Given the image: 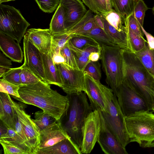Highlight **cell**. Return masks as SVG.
<instances>
[{
  "label": "cell",
  "instance_id": "cell-38",
  "mask_svg": "<svg viewBox=\"0 0 154 154\" xmlns=\"http://www.w3.org/2000/svg\"><path fill=\"white\" fill-rule=\"evenodd\" d=\"M19 88V85L12 83L3 79H0V92L19 97L20 96L18 92Z\"/></svg>",
  "mask_w": 154,
  "mask_h": 154
},
{
  "label": "cell",
  "instance_id": "cell-44",
  "mask_svg": "<svg viewBox=\"0 0 154 154\" xmlns=\"http://www.w3.org/2000/svg\"><path fill=\"white\" fill-rule=\"evenodd\" d=\"M60 49L57 47L51 45L50 53L52 59L55 64H65L64 58L60 53Z\"/></svg>",
  "mask_w": 154,
  "mask_h": 154
},
{
  "label": "cell",
  "instance_id": "cell-49",
  "mask_svg": "<svg viewBox=\"0 0 154 154\" xmlns=\"http://www.w3.org/2000/svg\"><path fill=\"white\" fill-rule=\"evenodd\" d=\"M83 3L86 5L93 13L96 14H100L93 0H82Z\"/></svg>",
  "mask_w": 154,
  "mask_h": 154
},
{
  "label": "cell",
  "instance_id": "cell-28",
  "mask_svg": "<svg viewBox=\"0 0 154 154\" xmlns=\"http://www.w3.org/2000/svg\"><path fill=\"white\" fill-rule=\"evenodd\" d=\"M112 8L124 18L134 11L137 0H110Z\"/></svg>",
  "mask_w": 154,
  "mask_h": 154
},
{
  "label": "cell",
  "instance_id": "cell-42",
  "mask_svg": "<svg viewBox=\"0 0 154 154\" xmlns=\"http://www.w3.org/2000/svg\"><path fill=\"white\" fill-rule=\"evenodd\" d=\"M72 37L66 32L53 35L52 45L61 49Z\"/></svg>",
  "mask_w": 154,
  "mask_h": 154
},
{
  "label": "cell",
  "instance_id": "cell-21",
  "mask_svg": "<svg viewBox=\"0 0 154 154\" xmlns=\"http://www.w3.org/2000/svg\"><path fill=\"white\" fill-rule=\"evenodd\" d=\"M35 154H82L81 150L69 138L65 139L55 145L37 150Z\"/></svg>",
  "mask_w": 154,
  "mask_h": 154
},
{
  "label": "cell",
  "instance_id": "cell-27",
  "mask_svg": "<svg viewBox=\"0 0 154 154\" xmlns=\"http://www.w3.org/2000/svg\"><path fill=\"white\" fill-rule=\"evenodd\" d=\"M4 154H33L29 147L12 141L0 140Z\"/></svg>",
  "mask_w": 154,
  "mask_h": 154
},
{
  "label": "cell",
  "instance_id": "cell-47",
  "mask_svg": "<svg viewBox=\"0 0 154 154\" xmlns=\"http://www.w3.org/2000/svg\"><path fill=\"white\" fill-rule=\"evenodd\" d=\"M98 11L100 13L107 12L106 0H93Z\"/></svg>",
  "mask_w": 154,
  "mask_h": 154
},
{
  "label": "cell",
  "instance_id": "cell-26",
  "mask_svg": "<svg viewBox=\"0 0 154 154\" xmlns=\"http://www.w3.org/2000/svg\"><path fill=\"white\" fill-rule=\"evenodd\" d=\"M125 24L131 51L135 53L141 50L145 46L147 42L143 37L138 34L129 28L127 17L125 18Z\"/></svg>",
  "mask_w": 154,
  "mask_h": 154
},
{
  "label": "cell",
  "instance_id": "cell-3",
  "mask_svg": "<svg viewBox=\"0 0 154 154\" xmlns=\"http://www.w3.org/2000/svg\"><path fill=\"white\" fill-rule=\"evenodd\" d=\"M124 80L132 87L144 99L149 109L152 111V103L149 90L154 83V78L145 68L135 54L123 49Z\"/></svg>",
  "mask_w": 154,
  "mask_h": 154
},
{
  "label": "cell",
  "instance_id": "cell-6",
  "mask_svg": "<svg viewBox=\"0 0 154 154\" xmlns=\"http://www.w3.org/2000/svg\"><path fill=\"white\" fill-rule=\"evenodd\" d=\"M103 89L107 112H100L108 128L125 148L130 140L126 130L124 116L117 97L112 89L103 85Z\"/></svg>",
  "mask_w": 154,
  "mask_h": 154
},
{
  "label": "cell",
  "instance_id": "cell-57",
  "mask_svg": "<svg viewBox=\"0 0 154 154\" xmlns=\"http://www.w3.org/2000/svg\"><path fill=\"white\" fill-rule=\"evenodd\" d=\"M152 10L153 12V14H154V6L153 7V8L152 9Z\"/></svg>",
  "mask_w": 154,
  "mask_h": 154
},
{
  "label": "cell",
  "instance_id": "cell-36",
  "mask_svg": "<svg viewBox=\"0 0 154 154\" xmlns=\"http://www.w3.org/2000/svg\"><path fill=\"white\" fill-rule=\"evenodd\" d=\"M21 66L17 68H11L2 76V79L14 84L21 85L20 74L21 71Z\"/></svg>",
  "mask_w": 154,
  "mask_h": 154
},
{
  "label": "cell",
  "instance_id": "cell-29",
  "mask_svg": "<svg viewBox=\"0 0 154 154\" xmlns=\"http://www.w3.org/2000/svg\"><path fill=\"white\" fill-rule=\"evenodd\" d=\"M112 26L119 31L126 32L125 18L113 8L111 11L100 13Z\"/></svg>",
  "mask_w": 154,
  "mask_h": 154
},
{
  "label": "cell",
  "instance_id": "cell-18",
  "mask_svg": "<svg viewBox=\"0 0 154 154\" xmlns=\"http://www.w3.org/2000/svg\"><path fill=\"white\" fill-rule=\"evenodd\" d=\"M0 32V48L3 54L14 62L21 63L23 53L19 43Z\"/></svg>",
  "mask_w": 154,
  "mask_h": 154
},
{
  "label": "cell",
  "instance_id": "cell-53",
  "mask_svg": "<svg viewBox=\"0 0 154 154\" xmlns=\"http://www.w3.org/2000/svg\"><path fill=\"white\" fill-rule=\"evenodd\" d=\"M8 127L1 120L0 127V136L6 133L8 130Z\"/></svg>",
  "mask_w": 154,
  "mask_h": 154
},
{
  "label": "cell",
  "instance_id": "cell-43",
  "mask_svg": "<svg viewBox=\"0 0 154 154\" xmlns=\"http://www.w3.org/2000/svg\"><path fill=\"white\" fill-rule=\"evenodd\" d=\"M127 17L129 28L138 34L143 37V33L134 16L133 12Z\"/></svg>",
  "mask_w": 154,
  "mask_h": 154
},
{
  "label": "cell",
  "instance_id": "cell-51",
  "mask_svg": "<svg viewBox=\"0 0 154 154\" xmlns=\"http://www.w3.org/2000/svg\"><path fill=\"white\" fill-rule=\"evenodd\" d=\"M94 19L97 25L100 27L104 30L103 22L100 14H96L95 15Z\"/></svg>",
  "mask_w": 154,
  "mask_h": 154
},
{
  "label": "cell",
  "instance_id": "cell-33",
  "mask_svg": "<svg viewBox=\"0 0 154 154\" xmlns=\"http://www.w3.org/2000/svg\"><path fill=\"white\" fill-rule=\"evenodd\" d=\"M67 42L60 50L61 54L64 59L65 64L70 68L79 69L76 56L69 48Z\"/></svg>",
  "mask_w": 154,
  "mask_h": 154
},
{
  "label": "cell",
  "instance_id": "cell-1",
  "mask_svg": "<svg viewBox=\"0 0 154 154\" xmlns=\"http://www.w3.org/2000/svg\"><path fill=\"white\" fill-rule=\"evenodd\" d=\"M18 92L19 97H12L20 102L39 107L58 121L68 103L67 95L60 94L41 80L35 84L20 86Z\"/></svg>",
  "mask_w": 154,
  "mask_h": 154
},
{
  "label": "cell",
  "instance_id": "cell-39",
  "mask_svg": "<svg viewBox=\"0 0 154 154\" xmlns=\"http://www.w3.org/2000/svg\"><path fill=\"white\" fill-rule=\"evenodd\" d=\"M39 8L43 11L52 13L58 7L60 0H35Z\"/></svg>",
  "mask_w": 154,
  "mask_h": 154
},
{
  "label": "cell",
  "instance_id": "cell-40",
  "mask_svg": "<svg viewBox=\"0 0 154 154\" xmlns=\"http://www.w3.org/2000/svg\"><path fill=\"white\" fill-rule=\"evenodd\" d=\"M67 43L69 48L75 54L89 58L90 54L92 52H98L100 54L101 50L100 45L98 46H91L84 49H80L74 47L69 41Z\"/></svg>",
  "mask_w": 154,
  "mask_h": 154
},
{
  "label": "cell",
  "instance_id": "cell-41",
  "mask_svg": "<svg viewBox=\"0 0 154 154\" xmlns=\"http://www.w3.org/2000/svg\"><path fill=\"white\" fill-rule=\"evenodd\" d=\"M0 140L13 141L20 144L26 145L31 148L27 145L25 141L16 132L14 129L12 128H8L7 132L0 136Z\"/></svg>",
  "mask_w": 154,
  "mask_h": 154
},
{
  "label": "cell",
  "instance_id": "cell-17",
  "mask_svg": "<svg viewBox=\"0 0 154 154\" xmlns=\"http://www.w3.org/2000/svg\"><path fill=\"white\" fill-rule=\"evenodd\" d=\"M26 34L41 52L46 54L50 53L53 34L49 29L31 28L27 30Z\"/></svg>",
  "mask_w": 154,
  "mask_h": 154
},
{
  "label": "cell",
  "instance_id": "cell-10",
  "mask_svg": "<svg viewBox=\"0 0 154 154\" xmlns=\"http://www.w3.org/2000/svg\"><path fill=\"white\" fill-rule=\"evenodd\" d=\"M23 39L24 61L23 66L29 69L41 80L47 83L41 52L25 34Z\"/></svg>",
  "mask_w": 154,
  "mask_h": 154
},
{
  "label": "cell",
  "instance_id": "cell-12",
  "mask_svg": "<svg viewBox=\"0 0 154 154\" xmlns=\"http://www.w3.org/2000/svg\"><path fill=\"white\" fill-rule=\"evenodd\" d=\"M12 105L16 111L27 140L35 154L37 148L40 143L39 132L30 116L26 113L21 104L14 101L11 99Z\"/></svg>",
  "mask_w": 154,
  "mask_h": 154
},
{
  "label": "cell",
  "instance_id": "cell-2",
  "mask_svg": "<svg viewBox=\"0 0 154 154\" xmlns=\"http://www.w3.org/2000/svg\"><path fill=\"white\" fill-rule=\"evenodd\" d=\"M67 95L68 104L58 122L72 142L81 150L85 120L93 110L84 92Z\"/></svg>",
  "mask_w": 154,
  "mask_h": 154
},
{
  "label": "cell",
  "instance_id": "cell-31",
  "mask_svg": "<svg viewBox=\"0 0 154 154\" xmlns=\"http://www.w3.org/2000/svg\"><path fill=\"white\" fill-rule=\"evenodd\" d=\"M34 119H32L39 132L49 125L57 122L56 119L43 111H38L35 113Z\"/></svg>",
  "mask_w": 154,
  "mask_h": 154
},
{
  "label": "cell",
  "instance_id": "cell-46",
  "mask_svg": "<svg viewBox=\"0 0 154 154\" xmlns=\"http://www.w3.org/2000/svg\"><path fill=\"white\" fill-rule=\"evenodd\" d=\"M74 54L76 58L79 69L84 71L87 65L91 61L88 57Z\"/></svg>",
  "mask_w": 154,
  "mask_h": 154
},
{
  "label": "cell",
  "instance_id": "cell-22",
  "mask_svg": "<svg viewBox=\"0 0 154 154\" xmlns=\"http://www.w3.org/2000/svg\"><path fill=\"white\" fill-rule=\"evenodd\" d=\"M100 15L103 22L104 30L113 43L122 49L131 51L126 32L119 31L110 25L102 15L100 14Z\"/></svg>",
  "mask_w": 154,
  "mask_h": 154
},
{
  "label": "cell",
  "instance_id": "cell-23",
  "mask_svg": "<svg viewBox=\"0 0 154 154\" xmlns=\"http://www.w3.org/2000/svg\"><path fill=\"white\" fill-rule=\"evenodd\" d=\"M90 10L87 11L83 17L66 32L72 37L86 33L97 25L94 19V15Z\"/></svg>",
  "mask_w": 154,
  "mask_h": 154
},
{
  "label": "cell",
  "instance_id": "cell-55",
  "mask_svg": "<svg viewBox=\"0 0 154 154\" xmlns=\"http://www.w3.org/2000/svg\"><path fill=\"white\" fill-rule=\"evenodd\" d=\"M10 68V67L0 66V77H2L3 75L8 71Z\"/></svg>",
  "mask_w": 154,
  "mask_h": 154
},
{
  "label": "cell",
  "instance_id": "cell-14",
  "mask_svg": "<svg viewBox=\"0 0 154 154\" xmlns=\"http://www.w3.org/2000/svg\"><path fill=\"white\" fill-rule=\"evenodd\" d=\"M99 113L101 125L97 142L102 151L106 154H128L125 148L108 128Z\"/></svg>",
  "mask_w": 154,
  "mask_h": 154
},
{
  "label": "cell",
  "instance_id": "cell-54",
  "mask_svg": "<svg viewBox=\"0 0 154 154\" xmlns=\"http://www.w3.org/2000/svg\"><path fill=\"white\" fill-rule=\"evenodd\" d=\"M149 92L151 96L152 103V112H154V83L153 84L149 90Z\"/></svg>",
  "mask_w": 154,
  "mask_h": 154
},
{
  "label": "cell",
  "instance_id": "cell-11",
  "mask_svg": "<svg viewBox=\"0 0 154 154\" xmlns=\"http://www.w3.org/2000/svg\"><path fill=\"white\" fill-rule=\"evenodd\" d=\"M57 65L63 83L61 88L65 92L70 94L84 91L85 75L83 71L70 68L63 63Z\"/></svg>",
  "mask_w": 154,
  "mask_h": 154
},
{
  "label": "cell",
  "instance_id": "cell-20",
  "mask_svg": "<svg viewBox=\"0 0 154 154\" xmlns=\"http://www.w3.org/2000/svg\"><path fill=\"white\" fill-rule=\"evenodd\" d=\"M47 83L61 88L63 83L57 65L54 62L50 53L46 54L41 52Z\"/></svg>",
  "mask_w": 154,
  "mask_h": 154
},
{
  "label": "cell",
  "instance_id": "cell-37",
  "mask_svg": "<svg viewBox=\"0 0 154 154\" xmlns=\"http://www.w3.org/2000/svg\"><path fill=\"white\" fill-rule=\"evenodd\" d=\"M149 9L143 0H137L135 6L133 13L140 26H143L146 11Z\"/></svg>",
  "mask_w": 154,
  "mask_h": 154
},
{
  "label": "cell",
  "instance_id": "cell-9",
  "mask_svg": "<svg viewBox=\"0 0 154 154\" xmlns=\"http://www.w3.org/2000/svg\"><path fill=\"white\" fill-rule=\"evenodd\" d=\"M101 125L100 113L93 111L86 119L83 129V140L81 149V153L89 154L97 142Z\"/></svg>",
  "mask_w": 154,
  "mask_h": 154
},
{
  "label": "cell",
  "instance_id": "cell-50",
  "mask_svg": "<svg viewBox=\"0 0 154 154\" xmlns=\"http://www.w3.org/2000/svg\"><path fill=\"white\" fill-rule=\"evenodd\" d=\"M12 65L11 60L8 59L0 52V66L10 67Z\"/></svg>",
  "mask_w": 154,
  "mask_h": 154
},
{
  "label": "cell",
  "instance_id": "cell-15",
  "mask_svg": "<svg viewBox=\"0 0 154 154\" xmlns=\"http://www.w3.org/2000/svg\"><path fill=\"white\" fill-rule=\"evenodd\" d=\"M83 3L81 0H60L59 4L64 10L66 31L78 22L86 14L87 11Z\"/></svg>",
  "mask_w": 154,
  "mask_h": 154
},
{
  "label": "cell",
  "instance_id": "cell-25",
  "mask_svg": "<svg viewBox=\"0 0 154 154\" xmlns=\"http://www.w3.org/2000/svg\"><path fill=\"white\" fill-rule=\"evenodd\" d=\"M134 53L146 69L154 77V50L150 49L147 43L143 49Z\"/></svg>",
  "mask_w": 154,
  "mask_h": 154
},
{
  "label": "cell",
  "instance_id": "cell-8",
  "mask_svg": "<svg viewBox=\"0 0 154 154\" xmlns=\"http://www.w3.org/2000/svg\"><path fill=\"white\" fill-rule=\"evenodd\" d=\"M117 97L125 117L128 116L137 111L149 110L144 99L125 80L119 88Z\"/></svg>",
  "mask_w": 154,
  "mask_h": 154
},
{
  "label": "cell",
  "instance_id": "cell-24",
  "mask_svg": "<svg viewBox=\"0 0 154 154\" xmlns=\"http://www.w3.org/2000/svg\"><path fill=\"white\" fill-rule=\"evenodd\" d=\"M49 26V29L53 35L60 34L66 31L64 10L60 4L52 17Z\"/></svg>",
  "mask_w": 154,
  "mask_h": 154
},
{
  "label": "cell",
  "instance_id": "cell-56",
  "mask_svg": "<svg viewBox=\"0 0 154 154\" xmlns=\"http://www.w3.org/2000/svg\"><path fill=\"white\" fill-rule=\"evenodd\" d=\"M16 0H0V4H2L3 2H8L11 1H14Z\"/></svg>",
  "mask_w": 154,
  "mask_h": 154
},
{
  "label": "cell",
  "instance_id": "cell-48",
  "mask_svg": "<svg viewBox=\"0 0 154 154\" xmlns=\"http://www.w3.org/2000/svg\"><path fill=\"white\" fill-rule=\"evenodd\" d=\"M141 29L147 39V42L149 48L154 50V37L151 34L147 32L144 29L143 27L140 26Z\"/></svg>",
  "mask_w": 154,
  "mask_h": 154
},
{
  "label": "cell",
  "instance_id": "cell-30",
  "mask_svg": "<svg viewBox=\"0 0 154 154\" xmlns=\"http://www.w3.org/2000/svg\"><path fill=\"white\" fill-rule=\"evenodd\" d=\"M81 35L91 37L97 41L100 44L111 46L116 45L108 36L104 30L98 25L89 31Z\"/></svg>",
  "mask_w": 154,
  "mask_h": 154
},
{
  "label": "cell",
  "instance_id": "cell-32",
  "mask_svg": "<svg viewBox=\"0 0 154 154\" xmlns=\"http://www.w3.org/2000/svg\"><path fill=\"white\" fill-rule=\"evenodd\" d=\"M69 42L74 47L80 49L91 46L100 45V43L94 38L84 35L73 36Z\"/></svg>",
  "mask_w": 154,
  "mask_h": 154
},
{
  "label": "cell",
  "instance_id": "cell-35",
  "mask_svg": "<svg viewBox=\"0 0 154 154\" xmlns=\"http://www.w3.org/2000/svg\"><path fill=\"white\" fill-rule=\"evenodd\" d=\"M21 66L22 69L20 74L21 85L35 84L41 80L29 69Z\"/></svg>",
  "mask_w": 154,
  "mask_h": 154
},
{
  "label": "cell",
  "instance_id": "cell-5",
  "mask_svg": "<svg viewBox=\"0 0 154 154\" xmlns=\"http://www.w3.org/2000/svg\"><path fill=\"white\" fill-rule=\"evenodd\" d=\"M100 45L101 48L100 59L106 76V81L117 97L124 80L123 49L117 45Z\"/></svg>",
  "mask_w": 154,
  "mask_h": 154
},
{
  "label": "cell",
  "instance_id": "cell-19",
  "mask_svg": "<svg viewBox=\"0 0 154 154\" xmlns=\"http://www.w3.org/2000/svg\"><path fill=\"white\" fill-rule=\"evenodd\" d=\"M8 94L0 92V119L8 128L15 130V112Z\"/></svg>",
  "mask_w": 154,
  "mask_h": 154
},
{
  "label": "cell",
  "instance_id": "cell-45",
  "mask_svg": "<svg viewBox=\"0 0 154 154\" xmlns=\"http://www.w3.org/2000/svg\"><path fill=\"white\" fill-rule=\"evenodd\" d=\"M15 130L16 132L25 141L27 145L31 148V146L29 143L27 137L26 135L24 130L21 123H20L17 112L16 110L15 112Z\"/></svg>",
  "mask_w": 154,
  "mask_h": 154
},
{
  "label": "cell",
  "instance_id": "cell-13",
  "mask_svg": "<svg viewBox=\"0 0 154 154\" xmlns=\"http://www.w3.org/2000/svg\"><path fill=\"white\" fill-rule=\"evenodd\" d=\"M84 92L88 96L93 111L107 112L103 92V84L90 76L85 75Z\"/></svg>",
  "mask_w": 154,
  "mask_h": 154
},
{
  "label": "cell",
  "instance_id": "cell-16",
  "mask_svg": "<svg viewBox=\"0 0 154 154\" xmlns=\"http://www.w3.org/2000/svg\"><path fill=\"white\" fill-rule=\"evenodd\" d=\"M39 132L40 143L36 151L51 146L65 139L70 138L58 121L49 125Z\"/></svg>",
  "mask_w": 154,
  "mask_h": 154
},
{
  "label": "cell",
  "instance_id": "cell-52",
  "mask_svg": "<svg viewBox=\"0 0 154 154\" xmlns=\"http://www.w3.org/2000/svg\"><path fill=\"white\" fill-rule=\"evenodd\" d=\"M100 54L98 52H93L90 54L89 58L92 61L97 62L100 58Z\"/></svg>",
  "mask_w": 154,
  "mask_h": 154
},
{
  "label": "cell",
  "instance_id": "cell-4",
  "mask_svg": "<svg viewBox=\"0 0 154 154\" xmlns=\"http://www.w3.org/2000/svg\"><path fill=\"white\" fill-rule=\"evenodd\" d=\"M149 110L137 111L125 117L130 142L143 148L154 147V114Z\"/></svg>",
  "mask_w": 154,
  "mask_h": 154
},
{
  "label": "cell",
  "instance_id": "cell-7",
  "mask_svg": "<svg viewBox=\"0 0 154 154\" xmlns=\"http://www.w3.org/2000/svg\"><path fill=\"white\" fill-rule=\"evenodd\" d=\"M30 24L13 6L0 4V32L20 43Z\"/></svg>",
  "mask_w": 154,
  "mask_h": 154
},
{
  "label": "cell",
  "instance_id": "cell-34",
  "mask_svg": "<svg viewBox=\"0 0 154 154\" xmlns=\"http://www.w3.org/2000/svg\"><path fill=\"white\" fill-rule=\"evenodd\" d=\"M84 75H88L94 79L100 81L101 78L100 64L98 62L90 61L83 71Z\"/></svg>",
  "mask_w": 154,
  "mask_h": 154
}]
</instances>
